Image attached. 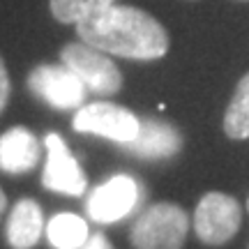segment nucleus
I'll list each match as a JSON object with an SVG mask.
<instances>
[{"label": "nucleus", "mask_w": 249, "mask_h": 249, "mask_svg": "<svg viewBox=\"0 0 249 249\" xmlns=\"http://www.w3.org/2000/svg\"><path fill=\"white\" fill-rule=\"evenodd\" d=\"M76 33L81 42L132 60H157L169 51V35L157 18L118 2L76 23Z\"/></svg>", "instance_id": "f257e3e1"}, {"label": "nucleus", "mask_w": 249, "mask_h": 249, "mask_svg": "<svg viewBox=\"0 0 249 249\" xmlns=\"http://www.w3.org/2000/svg\"><path fill=\"white\" fill-rule=\"evenodd\" d=\"M189 231L187 213L176 203H155L136 219L129 240L134 249H182Z\"/></svg>", "instance_id": "f03ea898"}, {"label": "nucleus", "mask_w": 249, "mask_h": 249, "mask_svg": "<svg viewBox=\"0 0 249 249\" xmlns=\"http://www.w3.org/2000/svg\"><path fill=\"white\" fill-rule=\"evenodd\" d=\"M60 60L86 83V88L97 95L108 97L123 88V74L116 67V62L108 58V53L86 42L67 44L60 51Z\"/></svg>", "instance_id": "7ed1b4c3"}, {"label": "nucleus", "mask_w": 249, "mask_h": 249, "mask_svg": "<svg viewBox=\"0 0 249 249\" xmlns=\"http://www.w3.org/2000/svg\"><path fill=\"white\" fill-rule=\"evenodd\" d=\"M71 127L76 132L97 134L108 141L124 145L136 139V134L141 129V120L123 107L108 104V102H92V104H83L76 111Z\"/></svg>", "instance_id": "20e7f679"}, {"label": "nucleus", "mask_w": 249, "mask_h": 249, "mask_svg": "<svg viewBox=\"0 0 249 249\" xmlns=\"http://www.w3.org/2000/svg\"><path fill=\"white\" fill-rule=\"evenodd\" d=\"M242 222L240 203L229 194L210 192L196 205L194 229L205 245H224L238 233Z\"/></svg>", "instance_id": "39448f33"}, {"label": "nucleus", "mask_w": 249, "mask_h": 249, "mask_svg": "<svg viewBox=\"0 0 249 249\" xmlns=\"http://www.w3.org/2000/svg\"><path fill=\"white\" fill-rule=\"evenodd\" d=\"M28 88L49 107L67 111L81 108L86 102V83L65 65H39L28 76Z\"/></svg>", "instance_id": "423d86ee"}, {"label": "nucleus", "mask_w": 249, "mask_h": 249, "mask_svg": "<svg viewBox=\"0 0 249 249\" xmlns=\"http://www.w3.org/2000/svg\"><path fill=\"white\" fill-rule=\"evenodd\" d=\"M141 201L143 189L132 176H113L90 194L88 214L97 224H113L129 217Z\"/></svg>", "instance_id": "0eeeda50"}, {"label": "nucleus", "mask_w": 249, "mask_h": 249, "mask_svg": "<svg viewBox=\"0 0 249 249\" xmlns=\"http://www.w3.org/2000/svg\"><path fill=\"white\" fill-rule=\"evenodd\" d=\"M46 166L42 176V185L51 192L67 196H81L86 192V176L81 171L76 157L71 155L67 143L58 134H46Z\"/></svg>", "instance_id": "6e6552de"}, {"label": "nucleus", "mask_w": 249, "mask_h": 249, "mask_svg": "<svg viewBox=\"0 0 249 249\" xmlns=\"http://www.w3.org/2000/svg\"><path fill=\"white\" fill-rule=\"evenodd\" d=\"M123 148L143 160H166V157H173L176 152H180L182 136L176 127L145 118L141 120V129L136 134V139L124 143Z\"/></svg>", "instance_id": "1a4fd4ad"}, {"label": "nucleus", "mask_w": 249, "mask_h": 249, "mask_svg": "<svg viewBox=\"0 0 249 249\" xmlns=\"http://www.w3.org/2000/svg\"><path fill=\"white\" fill-rule=\"evenodd\" d=\"M39 161V141L26 127H12L0 136V171L18 176L33 171Z\"/></svg>", "instance_id": "9d476101"}, {"label": "nucleus", "mask_w": 249, "mask_h": 249, "mask_svg": "<svg viewBox=\"0 0 249 249\" xmlns=\"http://www.w3.org/2000/svg\"><path fill=\"white\" fill-rule=\"evenodd\" d=\"M44 233L42 208L33 198H21L7 217V242L14 249L35 247Z\"/></svg>", "instance_id": "9b49d317"}, {"label": "nucleus", "mask_w": 249, "mask_h": 249, "mask_svg": "<svg viewBox=\"0 0 249 249\" xmlns=\"http://www.w3.org/2000/svg\"><path fill=\"white\" fill-rule=\"evenodd\" d=\"M46 235L49 242L58 249H81L88 242V224L71 213H60L46 226Z\"/></svg>", "instance_id": "f8f14e48"}, {"label": "nucleus", "mask_w": 249, "mask_h": 249, "mask_svg": "<svg viewBox=\"0 0 249 249\" xmlns=\"http://www.w3.org/2000/svg\"><path fill=\"white\" fill-rule=\"evenodd\" d=\"M224 132L229 139H249V74H245L238 83L231 104L224 116Z\"/></svg>", "instance_id": "ddd939ff"}, {"label": "nucleus", "mask_w": 249, "mask_h": 249, "mask_svg": "<svg viewBox=\"0 0 249 249\" xmlns=\"http://www.w3.org/2000/svg\"><path fill=\"white\" fill-rule=\"evenodd\" d=\"M118 0H51V12L60 23H81L83 18L116 5Z\"/></svg>", "instance_id": "4468645a"}, {"label": "nucleus", "mask_w": 249, "mask_h": 249, "mask_svg": "<svg viewBox=\"0 0 249 249\" xmlns=\"http://www.w3.org/2000/svg\"><path fill=\"white\" fill-rule=\"evenodd\" d=\"M7 99H9V76H7V67L0 58V113L2 108L7 107Z\"/></svg>", "instance_id": "2eb2a0df"}, {"label": "nucleus", "mask_w": 249, "mask_h": 249, "mask_svg": "<svg viewBox=\"0 0 249 249\" xmlns=\"http://www.w3.org/2000/svg\"><path fill=\"white\" fill-rule=\"evenodd\" d=\"M81 249H113V245H111L108 238H104L102 233H95V235H90L88 242H86Z\"/></svg>", "instance_id": "dca6fc26"}, {"label": "nucleus", "mask_w": 249, "mask_h": 249, "mask_svg": "<svg viewBox=\"0 0 249 249\" xmlns=\"http://www.w3.org/2000/svg\"><path fill=\"white\" fill-rule=\"evenodd\" d=\"M5 208H7V196H5V192L0 189V217H2V213H5Z\"/></svg>", "instance_id": "f3484780"}, {"label": "nucleus", "mask_w": 249, "mask_h": 249, "mask_svg": "<svg viewBox=\"0 0 249 249\" xmlns=\"http://www.w3.org/2000/svg\"><path fill=\"white\" fill-rule=\"evenodd\" d=\"M247 210H249V201H247Z\"/></svg>", "instance_id": "a211bd4d"}]
</instances>
